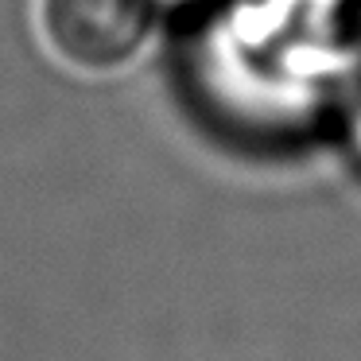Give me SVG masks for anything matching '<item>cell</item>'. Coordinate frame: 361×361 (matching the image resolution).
<instances>
[{"label":"cell","instance_id":"1","mask_svg":"<svg viewBox=\"0 0 361 361\" xmlns=\"http://www.w3.org/2000/svg\"><path fill=\"white\" fill-rule=\"evenodd\" d=\"M152 0H39L47 51L78 74H109L144 47Z\"/></svg>","mask_w":361,"mask_h":361}]
</instances>
